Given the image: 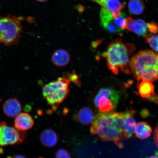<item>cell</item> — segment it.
I'll list each match as a JSON object with an SVG mask.
<instances>
[{
  "mask_svg": "<svg viewBox=\"0 0 158 158\" xmlns=\"http://www.w3.org/2000/svg\"><path fill=\"white\" fill-rule=\"evenodd\" d=\"M90 128L91 133L104 141H113L118 148L124 147L122 141L123 127L122 113L102 112L95 116Z\"/></svg>",
  "mask_w": 158,
  "mask_h": 158,
  "instance_id": "cell-1",
  "label": "cell"
},
{
  "mask_svg": "<svg viewBox=\"0 0 158 158\" xmlns=\"http://www.w3.org/2000/svg\"><path fill=\"white\" fill-rule=\"evenodd\" d=\"M135 45L117 40L108 45L103 56L109 69L115 75L120 70L126 74L130 73L129 57L135 50Z\"/></svg>",
  "mask_w": 158,
  "mask_h": 158,
  "instance_id": "cell-2",
  "label": "cell"
},
{
  "mask_svg": "<svg viewBox=\"0 0 158 158\" xmlns=\"http://www.w3.org/2000/svg\"><path fill=\"white\" fill-rule=\"evenodd\" d=\"M130 67L138 81L158 80V54L153 51H140L130 60Z\"/></svg>",
  "mask_w": 158,
  "mask_h": 158,
  "instance_id": "cell-3",
  "label": "cell"
},
{
  "mask_svg": "<svg viewBox=\"0 0 158 158\" xmlns=\"http://www.w3.org/2000/svg\"><path fill=\"white\" fill-rule=\"evenodd\" d=\"M21 19L13 15L0 16V43L6 46L16 44L23 29Z\"/></svg>",
  "mask_w": 158,
  "mask_h": 158,
  "instance_id": "cell-4",
  "label": "cell"
},
{
  "mask_svg": "<svg viewBox=\"0 0 158 158\" xmlns=\"http://www.w3.org/2000/svg\"><path fill=\"white\" fill-rule=\"evenodd\" d=\"M71 82L68 78H59L43 87V95L49 105L56 108L64 101L69 94Z\"/></svg>",
  "mask_w": 158,
  "mask_h": 158,
  "instance_id": "cell-5",
  "label": "cell"
},
{
  "mask_svg": "<svg viewBox=\"0 0 158 158\" xmlns=\"http://www.w3.org/2000/svg\"><path fill=\"white\" fill-rule=\"evenodd\" d=\"M120 92L111 87L101 89L94 99V103L102 112L113 111L119 102Z\"/></svg>",
  "mask_w": 158,
  "mask_h": 158,
  "instance_id": "cell-6",
  "label": "cell"
},
{
  "mask_svg": "<svg viewBox=\"0 0 158 158\" xmlns=\"http://www.w3.org/2000/svg\"><path fill=\"white\" fill-rule=\"evenodd\" d=\"M100 17L101 24L108 32L120 33L126 29L127 17L124 13H121L119 16L115 19L110 11L102 7L100 10Z\"/></svg>",
  "mask_w": 158,
  "mask_h": 158,
  "instance_id": "cell-7",
  "label": "cell"
},
{
  "mask_svg": "<svg viewBox=\"0 0 158 158\" xmlns=\"http://www.w3.org/2000/svg\"><path fill=\"white\" fill-rule=\"evenodd\" d=\"M5 122L0 123V146L15 145L22 143L23 134ZM23 132V131H22Z\"/></svg>",
  "mask_w": 158,
  "mask_h": 158,
  "instance_id": "cell-8",
  "label": "cell"
},
{
  "mask_svg": "<svg viewBox=\"0 0 158 158\" xmlns=\"http://www.w3.org/2000/svg\"><path fill=\"white\" fill-rule=\"evenodd\" d=\"M136 113L135 110L132 109H127L122 112L123 123L122 137L124 139L127 140L133 137L137 124L134 118Z\"/></svg>",
  "mask_w": 158,
  "mask_h": 158,
  "instance_id": "cell-9",
  "label": "cell"
},
{
  "mask_svg": "<svg viewBox=\"0 0 158 158\" xmlns=\"http://www.w3.org/2000/svg\"><path fill=\"white\" fill-rule=\"evenodd\" d=\"M126 29L136 34L144 37L150 34L148 23L140 19H134L131 17L127 18Z\"/></svg>",
  "mask_w": 158,
  "mask_h": 158,
  "instance_id": "cell-10",
  "label": "cell"
},
{
  "mask_svg": "<svg viewBox=\"0 0 158 158\" xmlns=\"http://www.w3.org/2000/svg\"><path fill=\"white\" fill-rule=\"evenodd\" d=\"M98 4L111 13L112 16L117 18L120 15V11L124 5L119 0H89Z\"/></svg>",
  "mask_w": 158,
  "mask_h": 158,
  "instance_id": "cell-11",
  "label": "cell"
},
{
  "mask_svg": "<svg viewBox=\"0 0 158 158\" xmlns=\"http://www.w3.org/2000/svg\"><path fill=\"white\" fill-rule=\"evenodd\" d=\"M4 113L10 118H16L22 111V106L20 102L15 98L9 99L3 104Z\"/></svg>",
  "mask_w": 158,
  "mask_h": 158,
  "instance_id": "cell-12",
  "label": "cell"
},
{
  "mask_svg": "<svg viewBox=\"0 0 158 158\" xmlns=\"http://www.w3.org/2000/svg\"><path fill=\"white\" fill-rule=\"evenodd\" d=\"M34 124V120L32 117L27 113L20 114L16 117L15 121V128L23 132L30 129Z\"/></svg>",
  "mask_w": 158,
  "mask_h": 158,
  "instance_id": "cell-13",
  "label": "cell"
},
{
  "mask_svg": "<svg viewBox=\"0 0 158 158\" xmlns=\"http://www.w3.org/2000/svg\"><path fill=\"white\" fill-rule=\"evenodd\" d=\"M53 64L59 67L66 66L70 62V56L68 51L59 49L55 51L51 58Z\"/></svg>",
  "mask_w": 158,
  "mask_h": 158,
  "instance_id": "cell-14",
  "label": "cell"
},
{
  "mask_svg": "<svg viewBox=\"0 0 158 158\" xmlns=\"http://www.w3.org/2000/svg\"><path fill=\"white\" fill-rule=\"evenodd\" d=\"M40 141L41 143L45 147L49 148L54 147L58 142V136L53 130L46 129L41 134Z\"/></svg>",
  "mask_w": 158,
  "mask_h": 158,
  "instance_id": "cell-15",
  "label": "cell"
},
{
  "mask_svg": "<svg viewBox=\"0 0 158 158\" xmlns=\"http://www.w3.org/2000/svg\"><path fill=\"white\" fill-rule=\"evenodd\" d=\"M152 130L149 124L145 122H139L136 124L135 133L140 139H147L151 136Z\"/></svg>",
  "mask_w": 158,
  "mask_h": 158,
  "instance_id": "cell-16",
  "label": "cell"
},
{
  "mask_svg": "<svg viewBox=\"0 0 158 158\" xmlns=\"http://www.w3.org/2000/svg\"><path fill=\"white\" fill-rule=\"evenodd\" d=\"M77 118L81 123L85 125H89L92 123L94 119L93 111L89 108H83L79 110Z\"/></svg>",
  "mask_w": 158,
  "mask_h": 158,
  "instance_id": "cell-17",
  "label": "cell"
},
{
  "mask_svg": "<svg viewBox=\"0 0 158 158\" xmlns=\"http://www.w3.org/2000/svg\"><path fill=\"white\" fill-rule=\"evenodd\" d=\"M139 93L142 98H147L154 94V86L150 81L143 80L139 85Z\"/></svg>",
  "mask_w": 158,
  "mask_h": 158,
  "instance_id": "cell-18",
  "label": "cell"
},
{
  "mask_svg": "<svg viewBox=\"0 0 158 158\" xmlns=\"http://www.w3.org/2000/svg\"><path fill=\"white\" fill-rule=\"evenodd\" d=\"M130 13L134 15L142 14L145 9V4L143 0H130L128 3Z\"/></svg>",
  "mask_w": 158,
  "mask_h": 158,
  "instance_id": "cell-19",
  "label": "cell"
},
{
  "mask_svg": "<svg viewBox=\"0 0 158 158\" xmlns=\"http://www.w3.org/2000/svg\"><path fill=\"white\" fill-rule=\"evenodd\" d=\"M146 42L154 51L158 52V35H152L145 37Z\"/></svg>",
  "mask_w": 158,
  "mask_h": 158,
  "instance_id": "cell-20",
  "label": "cell"
},
{
  "mask_svg": "<svg viewBox=\"0 0 158 158\" xmlns=\"http://www.w3.org/2000/svg\"><path fill=\"white\" fill-rule=\"evenodd\" d=\"M56 158H72L70 153L66 150L60 149L57 151Z\"/></svg>",
  "mask_w": 158,
  "mask_h": 158,
  "instance_id": "cell-21",
  "label": "cell"
},
{
  "mask_svg": "<svg viewBox=\"0 0 158 158\" xmlns=\"http://www.w3.org/2000/svg\"><path fill=\"white\" fill-rule=\"evenodd\" d=\"M66 78L69 79L71 81L74 82L75 84L78 85L79 86L80 85V82L79 81L78 77L74 73H72L69 74L68 77Z\"/></svg>",
  "mask_w": 158,
  "mask_h": 158,
  "instance_id": "cell-22",
  "label": "cell"
},
{
  "mask_svg": "<svg viewBox=\"0 0 158 158\" xmlns=\"http://www.w3.org/2000/svg\"><path fill=\"white\" fill-rule=\"evenodd\" d=\"M154 139H155L156 146L158 149V125L156 127L155 133H154Z\"/></svg>",
  "mask_w": 158,
  "mask_h": 158,
  "instance_id": "cell-23",
  "label": "cell"
},
{
  "mask_svg": "<svg viewBox=\"0 0 158 158\" xmlns=\"http://www.w3.org/2000/svg\"><path fill=\"white\" fill-rule=\"evenodd\" d=\"M149 112L147 109H144L141 112V116L143 118H146L149 116Z\"/></svg>",
  "mask_w": 158,
  "mask_h": 158,
  "instance_id": "cell-24",
  "label": "cell"
},
{
  "mask_svg": "<svg viewBox=\"0 0 158 158\" xmlns=\"http://www.w3.org/2000/svg\"><path fill=\"white\" fill-rule=\"evenodd\" d=\"M7 158H26L24 156L22 155H18L16 156H9Z\"/></svg>",
  "mask_w": 158,
  "mask_h": 158,
  "instance_id": "cell-25",
  "label": "cell"
},
{
  "mask_svg": "<svg viewBox=\"0 0 158 158\" xmlns=\"http://www.w3.org/2000/svg\"><path fill=\"white\" fill-rule=\"evenodd\" d=\"M149 158H158V156L156 155L152 156Z\"/></svg>",
  "mask_w": 158,
  "mask_h": 158,
  "instance_id": "cell-26",
  "label": "cell"
},
{
  "mask_svg": "<svg viewBox=\"0 0 158 158\" xmlns=\"http://www.w3.org/2000/svg\"><path fill=\"white\" fill-rule=\"evenodd\" d=\"M36 1L39 2H45L48 1V0H36Z\"/></svg>",
  "mask_w": 158,
  "mask_h": 158,
  "instance_id": "cell-27",
  "label": "cell"
},
{
  "mask_svg": "<svg viewBox=\"0 0 158 158\" xmlns=\"http://www.w3.org/2000/svg\"><path fill=\"white\" fill-rule=\"evenodd\" d=\"M156 103L157 104H158V96L156 98Z\"/></svg>",
  "mask_w": 158,
  "mask_h": 158,
  "instance_id": "cell-28",
  "label": "cell"
},
{
  "mask_svg": "<svg viewBox=\"0 0 158 158\" xmlns=\"http://www.w3.org/2000/svg\"><path fill=\"white\" fill-rule=\"evenodd\" d=\"M38 158H44L42 157H39Z\"/></svg>",
  "mask_w": 158,
  "mask_h": 158,
  "instance_id": "cell-29",
  "label": "cell"
}]
</instances>
